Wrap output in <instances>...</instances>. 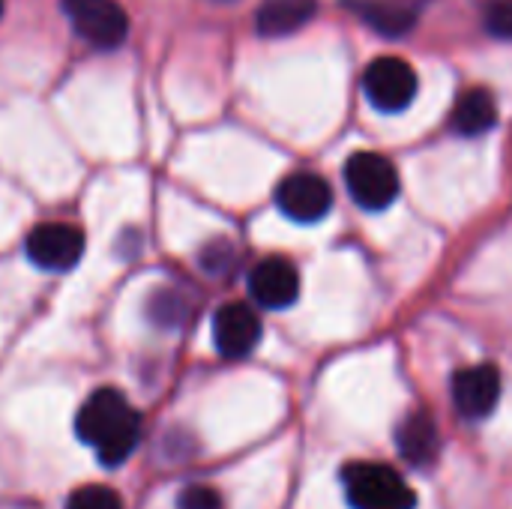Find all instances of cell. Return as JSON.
Listing matches in <instances>:
<instances>
[{"instance_id": "ffe728a7", "label": "cell", "mask_w": 512, "mask_h": 509, "mask_svg": "<svg viewBox=\"0 0 512 509\" xmlns=\"http://www.w3.org/2000/svg\"><path fill=\"white\" fill-rule=\"evenodd\" d=\"M0 15H3V0H0Z\"/></svg>"}, {"instance_id": "3957f363", "label": "cell", "mask_w": 512, "mask_h": 509, "mask_svg": "<svg viewBox=\"0 0 512 509\" xmlns=\"http://www.w3.org/2000/svg\"><path fill=\"white\" fill-rule=\"evenodd\" d=\"M348 195L354 198V204H360L363 210H387L393 207V201L399 198V171L396 165L381 156V153H354L348 156L345 168H342Z\"/></svg>"}, {"instance_id": "9c48e42d", "label": "cell", "mask_w": 512, "mask_h": 509, "mask_svg": "<svg viewBox=\"0 0 512 509\" xmlns=\"http://www.w3.org/2000/svg\"><path fill=\"white\" fill-rule=\"evenodd\" d=\"M261 318L246 303H225L213 315V345L225 360L249 357L261 342Z\"/></svg>"}, {"instance_id": "ba28073f", "label": "cell", "mask_w": 512, "mask_h": 509, "mask_svg": "<svg viewBox=\"0 0 512 509\" xmlns=\"http://www.w3.org/2000/svg\"><path fill=\"white\" fill-rule=\"evenodd\" d=\"M249 294L261 309H291L300 300V270L294 267V261L282 255L264 258L249 273Z\"/></svg>"}, {"instance_id": "52a82bcc", "label": "cell", "mask_w": 512, "mask_h": 509, "mask_svg": "<svg viewBox=\"0 0 512 509\" xmlns=\"http://www.w3.org/2000/svg\"><path fill=\"white\" fill-rule=\"evenodd\" d=\"M27 258L48 273L72 270L84 255V231L69 222H45L36 225L24 246Z\"/></svg>"}, {"instance_id": "5bb4252c", "label": "cell", "mask_w": 512, "mask_h": 509, "mask_svg": "<svg viewBox=\"0 0 512 509\" xmlns=\"http://www.w3.org/2000/svg\"><path fill=\"white\" fill-rule=\"evenodd\" d=\"M348 6L381 36H405L417 24V6L408 0H348Z\"/></svg>"}, {"instance_id": "5b68a950", "label": "cell", "mask_w": 512, "mask_h": 509, "mask_svg": "<svg viewBox=\"0 0 512 509\" xmlns=\"http://www.w3.org/2000/svg\"><path fill=\"white\" fill-rule=\"evenodd\" d=\"M63 12L75 33L102 51L123 45L129 33V15L117 0H63Z\"/></svg>"}, {"instance_id": "d6986e66", "label": "cell", "mask_w": 512, "mask_h": 509, "mask_svg": "<svg viewBox=\"0 0 512 509\" xmlns=\"http://www.w3.org/2000/svg\"><path fill=\"white\" fill-rule=\"evenodd\" d=\"M228 252H231V249H228V243H222V240H219V243H213V246L204 252V258H201V261H204V270H207V273H219V270H225V264H228Z\"/></svg>"}, {"instance_id": "277c9868", "label": "cell", "mask_w": 512, "mask_h": 509, "mask_svg": "<svg viewBox=\"0 0 512 509\" xmlns=\"http://www.w3.org/2000/svg\"><path fill=\"white\" fill-rule=\"evenodd\" d=\"M420 90L417 69L402 57H375L363 69V96L381 114L405 111Z\"/></svg>"}, {"instance_id": "7c38bea8", "label": "cell", "mask_w": 512, "mask_h": 509, "mask_svg": "<svg viewBox=\"0 0 512 509\" xmlns=\"http://www.w3.org/2000/svg\"><path fill=\"white\" fill-rule=\"evenodd\" d=\"M453 129L465 138H477L486 135L489 129L498 126V99L492 90L486 87H471L456 99L453 117H450Z\"/></svg>"}, {"instance_id": "2e32d148", "label": "cell", "mask_w": 512, "mask_h": 509, "mask_svg": "<svg viewBox=\"0 0 512 509\" xmlns=\"http://www.w3.org/2000/svg\"><path fill=\"white\" fill-rule=\"evenodd\" d=\"M183 300L174 294V291H159L153 300H150V318L159 324V327H174L180 318H183Z\"/></svg>"}, {"instance_id": "e0dca14e", "label": "cell", "mask_w": 512, "mask_h": 509, "mask_svg": "<svg viewBox=\"0 0 512 509\" xmlns=\"http://www.w3.org/2000/svg\"><path fill=\"white\" fill-rule=\"evenodd\" d=\"M483 24L492 36L498 39H512V0H492L486 6Z\"/></svg>"}, {"instance_id": "9a60e30c", "label": "cell", "mask_w": 512, "mask_h": 509, "mask_svg": "<svg viewBox=\"0 0 512 509\" xmlns=\"http://www.w3.org/2000/svg\"><path fill=\"white\" fill-rule=\"evenodd\" d=\"M63 509H123V501L108 486H81L78 492L69 495Z\"/></svg>"}, {"instance_id": "4fadbf2b", "label": "cell", "mask_w": 512, "mask_h": 509, "mask_svg": "<svg viewBox=\"0 0 512 509\" xmlns=\"http://www.w3.org/2000/svg\"><path fill=\"white\" fill-rule=\"evenodd\" d=\"M315 12H318L315 0H264L255 15V24L261 36L279 39L303 30L315 18Z\"/></svg>"}, {"instance_id": "30bf717a", "label": "cell", "mask_w": 512, "mask_h": 509, "mask_svg": "<svg viewBox=\"0 0 512 509\" xmlns=\"http://www.w3.org/2000/svg\"><path fill=\"white\" fill-rule=\"evenodd\" d=\"M501 399V372L492 363L459 369L453 378V405L465 420H486Z\"/></svg>"}, {"instance_id": "6da1fadb", "label": "cell", "mask_w": 512, "mask_h": 509, "mask_svg": "<svg viewBox=\"0 0 512 509\" xmlns=\"http://www.w3.org/2000/svg\"><path fill=\"white\" fill-rule=\"evenodd\" d=\"M75 432L87 447L96 450L102 465L117 468L138 447L141 417L120 390L102 387V390L90 393L87 402L81 405V411L75 417Z\"/></svg>"}, {"instance_id": "8fae6325", "label": "cell", "mask_w": 512, "mask_h": 509, "mask_svg": "<svg viewBox=\"0 0 512 509\" xmlns=\"http://www.w3.org/2000/svg\"><path fill=\"white\" fill-rule=\"evenodd\" d=\"M396 444L405 462L426 468L438 459L441 450V438H438V426L432 420L429 411H414L402 420V426L396 429Z\"/></svg>"}, {"instance_id": "8992f818", "label": "cell", "mask_w": 512, "mask_h": 509, "mask_svg": "<svg viewBox=\"0 0 512 509\" xmlns=\"http://www.w3.org/2000/svg\"><path fill=\"white\" fill-rule=\"evenodd\" d=\"M276 207L297 225H315L333 210V189L315 171H294L276 186Z\"/></svg>"}, {"instance_id": "ac0fdd59", "label": "cell", "mask_w": 512, "mask_h": 509, "mask_svg": "<svg viewBox=\"0 0 512 509\" xmlns=\"http://www.w3.org/2000/svg\"><path fill=\"white\" fill-rule=\"evenodd\" d=\"M177 509H225V501L213 486H186L177 498Z\"/></svg>"}, {"instance_id": "7a4b0ae2", "label": "cell", "mask_w": 512, "mask_h": 509, "mask_svg": "<svg viewBox=\"0 0 512 509\" xmlns=\"http://www.w3.org/2000/svg\"><path fill=\"white\" fill-rule=\"evenodd\" d=\"M342 486L354 509H417V495L408 480L381 462L345 465Z\"/></svg>"}]
</instances>
